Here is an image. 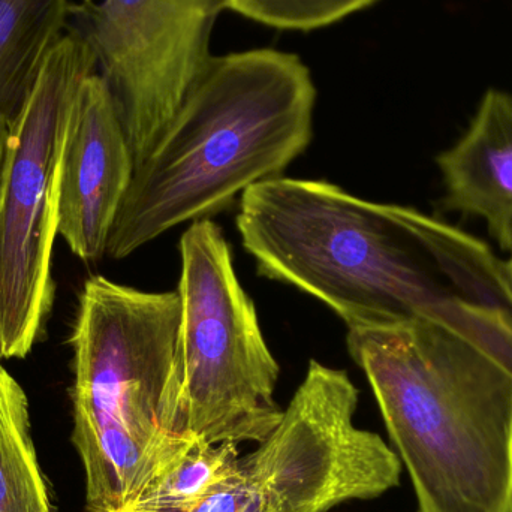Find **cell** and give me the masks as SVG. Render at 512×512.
Here are the masks:
<instances>
[{
  "label": "cell",
  "instance_id": "9a60e30c",
  "mask_svg": "<svg viewBox=\"0 0 512 512\" xmlns=\"http://www.w3.org/2000/svg\"><path fill=\"white\" fill-rule=\"evenodd\" d=\"M9 120L0 114V167H2L3 150H5L6 135H8Z\"/></svg>",
  "mask_w": 512,
  "mask_h": 512
},
{
  "label": "cell",
  "instance_id": "ba28073f",
  "mask_svg": "<svg viewBox=\"0 0 512 512\" xmlns=\"http://www.w3.org/2000/svg\"><path fill=\"white\" fill-rule=\"evenodd\" d=\"M228 0H83L71 5L128 135L135 167L149 155L212 59Z\"/></svg>",
  "mask_w": 512,
  "mask_h": 512
},
{
  "label": "cell",
  "instance_id": "277c9868",
  "mask_svg": "<svg viewBox=\"0 0 512 512\" xmlns=\"http://www.w3.org/2000/svg\"><path fill=\"white\" fill-rule=\"evenodd\" d=\"M179 292L86 280L72 330L71 441L87 512H122L198 441L183 394Z\"/></svg>",
  "mask_w": 512,
  "mask_h": 512
},
{
  "label": "cell",
  "instance_id": "9c48e42d",
  "mask_svg": "<svg viewBox=\"0 0 512 512\" xmlns=\"http://www.w3.org/2000/svg\"><path fill=\"white\" fill-rule=\"evenodd\" d=\"M135 173V158L110 87L98 71L69 104L57 236L83 261L107 255L108 239Z\"/></svg>",
  "mask_w": 512,
  "mask_h": 512
},
{
  "label": "cell",
  "instance_id": "6da1fadb",
  "mask_svg": "<svg viewBox=\"0 0 512 512\" xmlns=\"http://www.w3.org/2000/svg\"><path fill=\"white\" fill-rule=\"evenodd\" d=\"M418 512H512V318L477 301L451 318L348 330Z\"/></svg>",
  "mask_w": 512,
  "mask_h": 512
},
{
  "label": "cell",
  "instance_id": "4fadbf2b",
  "mask_svg": "<svg viewBox=\"0 0 512 512\" xmlns=\"http://www.w3.org/2000/svg\"><path fill=\"white\" fill-rule=\"evenodd\" d=\"M239 445L198 439L191 450L164 477L150 484L143 495L122 512H191L236 478L240 469Z\"/></svg>",
  "mask_w": 512,
  "mask_h": 512
},
{
  "label": "cell",
  "instance_id": "5bb4252c",
  "mask_svg": "<svg viewBox=\"0 0 512 512\" xmlns=\"http://www.w3.org/2000/svg\"><path fill=\"white\" fill-rule=\"evenodd\" d=\"M379 0H228V11L274 27L312 32L364 11Z\"/></svg>",
  "mask_w": 512,
  "mask_h": 512
},
{
  "label": "cell",
  "instance_id": "7c38bea8",
  "mask_svg": "<svg viewBox=\"0 0 512 512\" xmlns=\"http://www.w3.org/2000/svg\"><path fill=\"white\" fill-rule=\"evenodd\" d=\"M53 507L32 438L26 391L0 360V512H48Z\"/></svg>",
  "mask_w": 512,
  "mask_h": 512
},
{
  "label": "cell",
  "instance_id": "8992f818",
  "mask_svg": "<svg viewBox=\"0 0 512 512\" xmlns=\"http://www.w3.org/2000/svg\"><path fill=\"white\" fill-rule=\"evenodd\" d=\"M183 394L192 432L209 444H261L282 420L280 367L240 285L233 252L212 219L179 243Z\"/></svg>",
  "mask_w": 512,
  "mask_h": 512
},
{
  "label": "cell",
  "instance_id": "2e32d148",
  "mask_svg": "<svg viewBox=\"0 0 512 512\" xmlns=\"http://www.w3.org/2000/svg\"><path fill=\"white\" fill-rule=\"evenodd\" d=\"M48 512H59V511H57V508H56V507H53V508H51V510H50V511H48Z\"/></svg>",
  "mask_w": 512,
  "mask_h": 512
},
{
  "label": "cell",
  "instance_id": "52a82bcc",
  "mask_svg": "<svg viewBox=\"0 0 512 512\" xmlns=\"http://www.w3.org/2000/svg\"><path fill=\"white\" fill-rule=\"evenodd\" d=\"M358 397L345 370L310 361L279 426L191 512H328L399 487L396 451L355 424Z\"/></svg>",
  "mask_w": 512,
  "mask_h": 512
},
{
  "label": "cell",
  "instance_id": "7a4b0ae2",
  "mask_svg": "<svg viewBox=\"0 0 512 512\" xmlns=\"http://www.w3.org/2000/svg\"><path fill=\"white\" fill-rule=\"evenodd\" d=\"M236 224L259 276L321 301L348 330L451 318L487 301L448 289L450 279L475 292L462 231L333 183H256L240 197Z\"/></svg>",
  "mask_w": 512,
  "mask_h": 512
},
{
  "label": "cell",
  "instance_id": "8fae6325",
  "mask_svg": "<svg viewBox=\"0 0 512 512\" xmlns=\"http://www.w3.org/2000/svg\"><path fill=\"white\" fill-rule=\"evenodd\" d=\"M69 0H0V114L11 120L66 33Z\"/></svg>",
  "mask_w": 512,
  "mask_h": 512
},
{
  "label": "cell",
  "instance_id": "5b68a950",
  "mask_svg": "<svg viewBox=\"0 0 512 512\" xmlns=\"http://www.w3.org/2000/svg\"><path fill=\"white\" fill-rule=\"evenodd\" d=\"M96 71L89 42L66 30L8 123L0 167V360L32 352L53 306L66 117L75 90Z\"/></svg>",
  "mask_w": 512,
  "mask_h": 512
},
{
  "label": "cell",
  "instance_id": "3957f363",
  "mask_svg": "<svg viewBox=\"0 0 512 512\" xmlns=\"http://www.w3.org/2000/svg\"><path fill=\"white\" fill-rule=\"evenodd\" d=\"M316 98L312 72L297 54L254 48L212 56L135 167L107 255L126 258L279 177L312 141Z\"/></svg>",
  "mask_w": 512,
  "mask_h": 512
},
{
  "label": "cell",
  "instance_id": "30bf717a",
  "mask_svg": "<svg viewBox=\"0 0 512 512\" xmlns=\"http://www.w3.org/2000/svg\"><path fill=\"white\" fill-rule=\"evenodd\" d=\"M450 212L486 222L512 256V95L490 89L459 141L436 158Z\"/></svg>",
  "mask_w": 512,
  "mask_h": 512
}]
</instances>
